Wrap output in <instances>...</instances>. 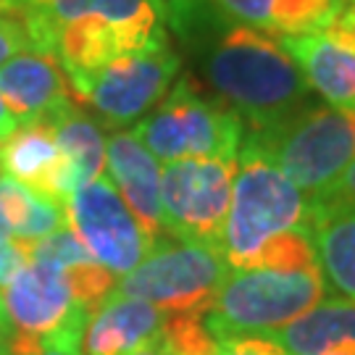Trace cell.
I'll list each match as a JSON object with an SVG mask.
<instances>
[{"mask_svg": "<svg viewBox=\"0 0 355 355\" xmlns=\"http://www.w3.org/2000/svg\"><path fill=\"white\" fill-rule=\"evenodd\" d=\"M0 218L16 240L35 242L69 227L66 205L0 174Z\"/></svg>", "mask_w": 355, "mask_h": 355, "instance_id": "obj_20", "label": "cell"}, {"mask_svg": "<svg viewBox=\"0 0 355 355\" xmlns=\"http://www.w3.org/2000/svg\"><path fill=\"white\" fill-rule=\"evenodd\" d=\"M166 29L216 101L248 129H263L311 103V87L279 40L232 19L216 0H166Z\"/></svg>", "mask_w": 355, "mask_h": 355, "instance_id": "obj_1", "label": "cell"}, {"mask_svg": "<svg viewBox=\"0 0 355 355\" xmlns=\"http://www.w3.org/2000/svg\"><path fill=\"white\" fill-rule=\"evenodd\" d=\"M11 234H8V229H6V224H3V218H0V240H8Z\"/></svg>", "mask_w": 355, "mask_h": 355, "instance_id": "obj_33", "label": "cell"}, {"mask_svg": "<svg viewBox=\"0 0 355 355\" xmlns=\"http://www.w3.org/2000/svg\"><path fill=\"white\" fill-rule=\"evenodd\" d=\"M245 145L313 198L355 161V114L305 103L263 129H245Z\"/></svg>", "mask_w": 355, "mask_h": 355, "instance_id": "obj_3", "label": "cell"}, {"mask_svg": "<svg viewBox=\"0 0 355 355\" xmlns=\"http://www.w3.org/2000/svg\"><path fill=\"white\" fill-rule=\"evenodd\" d=\"M3 305L11 324L6 355H24L40 340L58 331L82 313H92L74 297L64 268L45 261H26V266L3 287Z\"/></svg>", "mask_w": 355, "mask_h": 355, "instance_id": "obj_10", "label": "cell"}, {"mask_svg": "<svg viewBox=\"0 0 355 355\" xmlns=\"http://www.w3.org/2000/svg\"><path fill=\"white\" fill-rule=\"evenodd\" d=\"M158 164L184 158H237L245 124L198 87L195 76L182 74L166 98L132 129Z\"/></svg>", "mask_w": 355, "mask_h": 355, "instance_id": "obj_4", "label": "cell"}, {"mask_svg": "<svg viewBox=\"0 0 355 355\" xmlns=\"http://www.w3.org/2000/svg\"><path fill=\"white\" fill-rule=\"evenodd\" d=\"M313 250L327 292L355 300V205L313 218Z\"/></svg>", "mask_w": 355, "mask_h": 355, "instance_id": "obj_18", "label": "cell"}, {"mask_svg": "<svg viewBox=\"0 0 355 355\" xmlns=\"http://www.w3.org/2000/svg\"><path fill=\"white\" fill-rule=\"evenodd\" d=\"M324 295L327 287L318 271L232 268L203 321L216 340L268 334L303 316Z\"/></svg>", "mask_w": 355, "mask_h": 355, "instance_id": "obj_5", "label": "cell"}, {"mask_svg": "<svg viewBox=\"0 0 355 355\" xmlns=\"http://www.w3.org/2000/svg\"><path fill=\"white\" fill-rule=\"evenodd\" d=\"M0 171L61 205L79 190L48 121H29L13 129L0 145Z\"/></svg>", "mask_w": 355, "mask_h": 355, "instance_id": "obj_11", "label": "cell"}, {"mask_svg": "<svg viewBox=\"0 0 355 355\" xmlns=\"http://www.w3.org/2000/svg\"><path fill=\"white\" fill-rule=\"evenodd\" d=\"M324 32L355 51V0H345L343 8L337 11V16L331 19V24Z\"/></svg>", "mask_w": 355, "mask_h": 355, "instance_id": "obj_28", "label": "cell"}, {"mask_svg": "<svg viewBox=\"0 0 355 355\" xmlns=\"http://www.w3.org/2000/svg\"><path fill=\"white\" fill-rule=\"evenodd\" d=\"M0 98L19 124L45 121L71 101L58 61L35 51L0 66Z\"/></svg>", "mask_w": 355, "mask_h": 355, "instance_id": "obj_13", "label": "cell"}, {"mask_svg": "<svg viewBox=\"0 0 355 355\" xmlns=\"http://www.w3.org/2000/svg\"><path fill=\"white\" fill-rule=\"evenodd\" d=\"M353 205H355V161L331 182L327 190H321L318 195L311 198L313 218L334 214V211H343V208H353Z\"/></svg>", "mask_w": 355, "mask_h": 355, "instance_id": "obj_24", "label": "cell"}, {"mask_svg": "<svg viewBox=\"0 0 355 355\" xmlns=\"http://www.w3.org/2000/svg\"><path fill=\"white\" fill-rule=\"evenodd\" d=\"M16 8H19V0H0V13L16 16Z\"/></svg>", "mask_w": 355, "mask_h": 355, "instance_id": "obj_32", "label": "cell"}, {"mask_svg": "<svg viewBox=\"0 0 355 355\" xmlns=\"http://www.w3.org/2000/svg\"><path fill=\"white\" fill-rule=\"evenodd\" d=\"M242 24L271 37H292L324 32L345 0H216Z\"/></svg>", "mask_w": 355, "mask_h": 355, "instance_id": "obj_17", "label": "cell"}, {"mask_svg": "<svg viewBox=\"0 0 355 355\" xmlns=\"http://www.w3.org/2000/svg\"><path fill=\"white\" fill-rule=\"evenodd\" d=\"M0 297H3V290H0Z\"/></svg>", "mask_w": 355, "mask_h": 355, "instance_id": "obj_35", "label": "cell"}, {"mask_svg": "<svg viewBox=\"0 0 355 355\" xmlns=\"http://www.w3.org/2000/svg\"><path fill=\"white\" fill-rule=\"evenodd\" d=\"M279 45L297 64L311 92L324 98L327 105L355 114V51L329 37L327 32L277 37Z\"/></svg>", "mask_w": 355, "mask_h": 355, "instance_id": "obj_14", "label": "cell"}, {"mask_svg": "<svg viewBox=\"0 0 355 355\" xmlns=\"http://www.w3.org/2000/svg\"><path fill=\"white\" fill-rule=\"evenodd\" d=\"M284 232H313L311 198L242 142L232 200L216 245L229 268H250L258 250Z\"/></svg>", "mask_w": 355, "mask_h": 355, "instance_id": "obj_2", "label": "cell"}, {"mask_svg": "<svg viewBox=\"0 0 355 355\" xmlns=\"http://www.w3.org/2000/svg\"><path fill=\"white\" fill-rule=\"evenodd\" d=\"M266 337L284 355H355V300L324 297Z\"/></svg>", "mask_w": 355, "mask_h": 355, "instance_id": "obj_16", "label": "cell"}, {"mask_svg": "<svg viewBox=\"0 0 355 355\" xmlns=\"http://www.w3.org/2000/svg\"><path fill=\"white\" fill-rule=\"evenodd\" d=\"M161 343L171 355H216L218 340L208 331L203 313H168Z\"/></svg>", "mask_w": 355, "mask_h": 355, "instance_id": "obj_22", "label": "cell"}, {"mask_svg": "<svg viewBox=\"0 0 355 355\" xmlns=\"http://www.w3.org/2000/svg\"><path fill=\"white\" fill-rule=\"evenodd\" d=\"M216 355H284L274 343L261 334H242V337H224L218 340Z\"/></svg>", "mask_w": 355, "mask_h": 355, "instance_id": "obj_26", "label": "cell"}, {"mask_svg": "<svg viewBox=\"0 0 355 355\" xmlns=\"http://www.w3.org/2000/svg\"><path fill=\"white\" fill-rule=\"evenodd\" d=\"M66 218L87 253L116 279L140 266L153 248V240L105 174L82 184L69 198Z\"/></svg>", "mask_w": 355, "mask_h": 355, "instance_id": "obj_9", "label": "cell"}, {"mask_svg": "<svg viewBox=\"0 0 355 355\" xmlns=\"http://www.w3.org/2000/svg\"><path fill=\"white\" fill-rule=\"evenodd\" d=\"M16 127H19V121L13 119L11 111L6 108V103H3V98H0V137L6 140V137H8V135H11V132H13Z\"/></svg>", "mask_w": 355, "mask_h": 355, "instance_id": "obj_29", "label": "cell"}, {"mask_svg": "<svg viewBox=\"0 0 355 355\" xmlns=\"http://www.w3.org/2000/svg\"><path fill=\"white\" fill-rule=\"evenodd\" d=\"M166 316L161 308L111 292L92 313L85 329V355H132L158 340Z\"/></svg>", "mask_w": 355, "mask_h": 355, "instance_id": "obj_15", "label": "cell"}, {"mask_svg": "<svg viewBox=\"0 0 355 355\" xmlns=\"http://www.w3.org/2000/svg\"><path fill=\"white\" fill-rule=\"evenodd\" d=\"M250 268H271V271H318L313 232H284L268 240Z\"/></svg>", "mask_w": 355, "mask_h": 355, "instance_id": "obj_21", "label": "cell"}, {"mask_svg": "<svg viewBox=\"0 0 355 355\" xmlns=\"http://www.w3.org/2000/svg\"><path fill=\"white\" fill-rule=\"evenodd\" d=\"M132 355H171L168 350H166V345L161 343V334H158V340H153V343H148L145 347H140L137 353Z\"/></svg>", "mask_w": 355, "mask_h": 355, "instance_id": "obj_31", "label": "cell"}, {"mask_svg": "<svg viewBox=\"0 0 355 355\" xmlns=\"http://www.w3.org/2000/svg\"><path fill=\"white\" fill-rule=\"evenodd\" d=\"M8 334H11V324H8L6 305H3V297H0V355H6V343H8Z\"/></svg>", "mask_w": 355, "mask_h": 355, "instance_id": "obj_30", "label": "cell"}, {"mask_svg": "<svg viewBox=\"0 0 355 355\" xmlns=\"http://www.w3.org/2000/svg\"><path fill=\"white\" fill-rule=\"evenodd\" d=\"M179 69L182 55L171 48V42H164L150 51L116 58L101 69L69 74L66 79L76 101L92 105L108 127L121 129L140 121L164 101Z\"/></svg>", "mask_w": 355, "mask_h": 355, "instance_id": "obj_7", "label": "cell"}, {"mask_svg": "<svg viewBox=\"0 0 355 355\" xmlns=\"http://www.w3.org/2000/svg\"><path fill=\"white\" fill-rule=\"evenodd\" d=\"M237 158H184L161 168V214L166 234L218 242L232 200Z\"/></svg>", "mask_w": 355, "mask_h": 355, "instance_id": "obj_8", "label": "cell"}, {"mask_svg": "<svg viewBox=\"0 0 355 355\" xmlns=\"http://www.w3.org/2000/svg\"><path fill=\"white\" fill-rule=\"evenodd\" d=\"M105 177L124 198L145 234L153 242L166 237L161 214V166L135 132L114 129V135L105 140Z\"/></svg>", "mask_w": 355, "mask_h": 355, "instance_id": "obj_12", "label": "cell"}, {"mask_svg": "<svg viewBox=\"0 0 355 355\" xmlns=\"http://www.w3.org/2000/svg\"><path fill=\"white\" fill-rule=\"evenodd\" d=\"M229 263L216 242H153L150 253L116 282L114 292L161 308L164 313H205L229 277Z\"/></svg>", "mask_w": 355, "mask_h": 355, "instance_id": "obj_6", "label": "cell"}, {"mask_svg": "<svg viewBox=\"0 0 355 355\" xmlns=\"http://www.w3.org/2000/svg\"><path fill=\"white\" fill-rule=\"evenodd\" d=\"M26 261H29V250L24 240H16V237L0 240V290L26 266Z\"/></svg>", "mask_w": 355, "mask_h": 355, "instance_id": "obj_27", "label": "cell"}, {"mask_svg": "<svg viewBox=\"0 0 355 355\" xmlns=\"http://www.w3.org/2000/svg\"><path fill=\"white\" fill-rule=\"evenodd\" d=\"M89 313L76 316L58 331L48 334L45 340H40L35 350L24 355H85V329H87Z\"/></svg>", "mask_w": 355, "mask_h": 355, "instance_id": "obj_23", "label": "cell"}, {"mask_svg": "<svg viewBox=\"0 0 355 355\" xmlns=\"http://www.w3.org/2000/svg\"><path fill=\"white\" fill-rule=\"evenodd\" d=\"M0 145H3V137H0Z\"/></svg>", "mask_w": 355, "mask_h": 355, "instance_id": "obj_34", "label": "cell"}, {"mask_svg": "<svg viewBox=\"0 0 355 355\" xmlns=\"http://www.w3.org/2000/svg\"><path fill=\"white\" fill-rule=\"evenodd\" d=\"M24 51H29V37H26L24 24L16 16L0 13V66Z\"/></svg>", "mask_w": 355, "mask_h": 355, "instance_id": "obj_25", "label": "cell"}, {"mask_svg": "<svg viewBox=\"0 0 355 355\" xmlns=\"http://www.w3.org/2000/svg\"><path fill=\"white\" fill-rule=\"evenodd\" d=\"M45 121L53 127L58 150L64 153L66 164L71 166V174H74L79 187L103 177L105 135H103L101 121L95 116L82 111L74 101H69L61 111H55Z\"/></svg>", "mask_w": 355, "mask_h": 355, "instance_id": "obj_19", "label": "cell"}]
</instances>
